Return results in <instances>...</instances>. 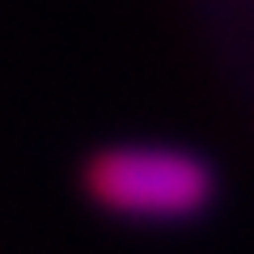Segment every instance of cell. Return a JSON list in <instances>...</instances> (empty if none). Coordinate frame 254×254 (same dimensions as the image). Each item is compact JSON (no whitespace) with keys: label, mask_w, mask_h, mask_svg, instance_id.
<instances>
[{"label":"cell","mask_w":254,"mask_h":254,"mask_svg":"<svg viewBox=\"0 0 254 254\" xmlns=\"http://www.w3.org/2000/svg\"><path fill=\"white\" fill-rule=\"evenodd\" d=\"M85 195L93 208L131 225H190L220 199V174L182 144H106L85 161Z\"/></svg>","instance_id":"obj_1"}]
</instances>
